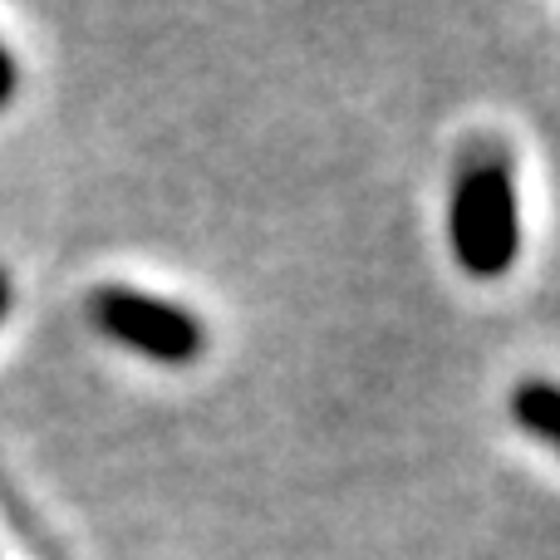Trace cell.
Wrapping results in <instances>:
<instances>
[{
  "mask_svg": "<svg viewBox=\"0 0 560 560\" xmlns=\"http://www.w3.org/2000/svg\"><path fill=\"white\" fill-rule=\"evenodd\" d=\"M447 236L453 256L467 276L497 280L512 271L522 252V207H516L512 173L502 163H477L457 177L453 207H447Z\"/></svg>",
  "mask_w": 560,
  "mask_h": 560,
  "instance_id": "6da1fadb",
  "label": "cell"
},
{
  "mask_svg": "<svg viewBox=\"0 0 560 560\" xmlns=\"http://www.w3.org/2000/svg\"><path fill=\"white\" fill-rule=\"evenodd\" d=\"M89 310H94L98 329H108L118 345L138 349L158 364H192L207 349V329L197 325L192 310L173 305V300L143 295L128 285H104L89 295Z\"/></svg>",
  "mask_w": 560,
  "mask_h": 560,
  "instance_id": "7a4b0ae2",
  "label": "cell"
},
{
  "mask_svg": "<svg viewBox=\"0 0 560 560\" xmlns=\"http://www.w3.org/2000/svg\"><path fill=\"white\" fill-rule=\"evenodd\" d=\"M512 418L526 433L541 438V443L560 447V384H551V378H526V384H516Z\"/></svg>",
  "mask_w": 560,
  "mask_h": 560,
  "instance_id": "3957f363",
  "label": "cell"
},
{
  "mask_svg": "<svg viewBox=\"0 0 560 560\" xmlns=\"http://www.w3.org/2000/svg\"><path fill=\"white\" fill-rule=\"evenodd\" d=\"M15 84H20V79H15V59H10L5 45H0V108L15 98Z\"/></svg>",
  "mask_w": 560,
  "mask_h": 560,
  "instance_id": "277c9868",
  "label": "cell"
},
{
  "mask_svg": "<svg viewBox=\"0 0 560 560\" xmlns=\"http://www.w3.org/2000/svg\"><path fill=\"white\" fill-rule=\"evenodd\" d=\"M5 305H10V280H5V271H0V315H5Z\"/></svg>",
  "mask_w": 560,
  "mask_h": 560,
  "instance_id": "5b68a950",
  "label": "cell"
}]
</instances>
